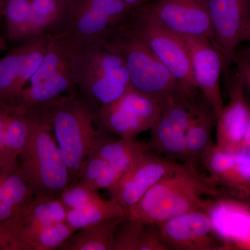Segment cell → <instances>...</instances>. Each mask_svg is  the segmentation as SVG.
Returning a JSON list of instances; mask_svg holds the SVG:
<instances>
[{"label": "cell", "instance_id": "32", "mask_svg": "<svg viewBox=\"0 0 250 250\" xmlns=\"http://www.w3.org/2000/svg\"><path fill=\"white\" fill-rule=\"evenodd\" d=\"M233 62L236 64L237 72L250 90V45L237 49Z\"/></svg>", "mask_w": 250, "mask_h": 250}, {"label": "cell", "instance_id": "8", "mask_svg": "<svg viewBox=\"0 0 250 250\" xmlns=\"http://www.w3.org/2000/svg\"><path fill=\"white\" fill-rule=\"evenodd\" d=\"M199 101L198 97L191 98L184 91L166 100L150 129L148 152L186 163V135L196 113Z\"/></svg>", "mask_w": 250, "mask_h": 250}, {"label": "cell", "instance_id": "20", "mask_svg": "<svg viewBox=\"0 0 250 250\" xmlns=\"http://www.w3.org/2000/svg\"><path fill=\"white\" fill-rule=\"evenodd\" d=\"M76 231L66 222L47 225L14 224L5 237L2 250H59Z\"/></svg>", "mask_w": 250, "mask_h": 250}, {"label": "cell", "instance_id": "10", "mask_svg": "<svg viewBox=\"0 0 250 250\" xmlns=\"http://www.w3.org/2000/svg\"><path fill=\"white\" fill-rule=\"evenodd\" d=\"M54 38L39 36L18 44L0 59V104H16Z\"/></svg>", "mask_w": 250, "mask_h": 250}, {"label": "cell", "instance_id": "19", "mask_svg": "<svg viewBox=\"0 0 250 250\" xmlns=\"http://www.w3.org/2000/svg\"><path fill=\"white\" fill-rule=\"evenodd\" d=\"M147 152V143L136 139H111L102 130L90 152L103 159L107 165L106 173L100 182V188L108 190L114 187L139 157Z\"/></svg>", "mask_w": 250, "mask_h": 250}, {"label": "cell", "instance_id": "16", "mask_svg": "<svg viewBox=\"0 0 250 250\" xmlns=\"http://www.w3.org/2000/svg\"><path fill=\"white\" fill-rule=\"evenodd\" d=\"M181 38L188 52L195 84L218 118L224 107L220 80L222 72L226 68L225 59L221 52L208 39Z\"/></svg>", "mask_w": 250, "mask_h": 250}, {"label": "cell", "instance_id": "30", "mask_svg": "<svg viewBox=\"0 0 250 250\" xmlns=\"http://www.w3.org/2000/svg\"><path fill=\"white\" fill-rule=\"evenodd\" d=\"M31 0H6L3 27L6 40L11 43H22L27 41V30Z\"/></svg>", "mask_w": 250, "mask_h": 250}, {"label": "cell", "instance_id": "23", "mask_svg": "<svg viewBox=\"0 0 250 250\" xmlns=\"http://www.w3.org/2000/svg\"><path fill=\"white\" fill-rule=\"evenodd\" d=\"M67 3L68 0H31L27 41L42 36L57 37L65 27Z\"/></svg>", "mask_w": 250, "mask_h": 250}, {"label": "cell", "instance_id": "21", "mask_svg": "<svg viewBox=\"0 0 250 250\" xmlns=\"http://www.w3.org/2000/svg\"><path fill=\"white\" fill-rule=\"evenodd\" d=\"M74 94L76 88L70 65L40 83L26 86L16 103L27 111H42L64 96Z\"/></svg>", "mask_w": 250, "mask_h": 250}, {"label": "cell", "instance_id": "4", "mask_svg": "<svg viewBox=\"0 0 250 250\" xmlns=\"http://www.w3.org/2000/svg\"><path fill=\"white\" fill-rule=\"evenodd\" d=\"M52 132L70 174V186L77 183L82 163L93 149L102 129L97 130L98 113L77 94L61 98L47 108Z\"/></svg>", "mask_w": 250, "mask_h": 250}, {"label": "cell", "instance_id": "2", "mask_svg": "<svg viewBox=\"0 0 250 250\" xmlns=\"http://www.w3.org/2000/svg\"><path fill=\"white\" fill-rule=\"evenodd\" d=\"M29 112L30 133L18 159L20 171L34 195L60 198L71 182L68 167L52 134L47 111Z\"/></svg>", "mask_w": 250, "mask_h": 250}, {"label": "cell", "instance_id": "38", "mask_svg": "<svg viewBox=\"0 0 250 250\" xmlns=\"http://www.w3.org/2000/svg\"><path fill=\"white\" fill-rule=\"evenodd\" d=\"M246 153L249 154L250 156V125L249 130H248V135H247L246 138Z\"/></svg>", "mask_w": 250, "mask_h": 250}, {"label": "cell", "instance_id": "18", "mask_svg": "<svg viewBox=\"0 0 250 250\" xmlns=\"http://www.w3.org/2000/svg\"><path fill=\"white\" fill-rule=\"evenodd\" d=\"M200 162L210 184L224 194L238 196L250 185V156L246 152H225L213 145Z\"/></svg>", "mask_w": 250, "mask_h": 250}, {"label": "cell", "instance_id": "39", "mask_svg": "<svg viewBox=\"0 0 250 250\" xmlns=\"http://www.w3.org/2000/svg\"><path fill=\"white\" fill-rule=\"evenodd\" d=\"M6 47V40L2 36H0V52Z\"/></svg>", "mask_w": 250, "mask_h": 250}, {"label": "cell", "instance_id": "28", "mask_svg": "<svg viewBox=\"0 0 250 250\" xmlns=\"http://www.w3.org/2000/svg\"><path fill=\"white\" fill-rule=\"evenodd\" d=\"M125 210L120 204L111 198L77 208H68L65 222L76 231L108 219L125 216Z\"/></svg>", "mask_w": 250, "mask_h": 250}, {"label": "cell", "instance_id": "25", "mask_svg": "<svg viewBox=\"0 0 250 250\" xmlns=\"http://www.w3.org/2000/svg\"><path fill=\"white\" fill-rule=\"evenodd\" d=\"M30 128V112L14 104L5 130L2 167L18 164L27 146Z\"/></svg>", "mask_w": 250, "mask_h": 250}, {"label": "cell", "instance_id": "22", "mask_svg": "<svg viewBox=\"0 0 250 250\" xmlns=\"http://www.w3.org/2000/svg\"><path fill=\"white\" fill-rule=\"evenodd\" d=\"M112 250H168L159 225L124 216L117 225Z\"/></svg>", "mask_w": 250, "mask_h": 250}, {"label": "cell", "instance_id": "31", "mask_svg": "<svg viewBox=\"0 0 250 250\" xmlns=\"http://www.w3.org/2000/svg\"><path fill=\"white\" fill-rule=\"evenodd\" d=\"M60 199L67 208H77L92 205L103 198L98 190L77 182L67 188Z\"/></svg>", "mask_w": 250, "mask_h": 250}, {"label": "cell", "instance_id": "40", "mask_svg": "<svg viewBox=\"0 0 250 250\" xmlns=\"http://www.w3.org/2000/svg\"><path fill=\"white\" fill-rule=\"evenodd\" d=\"M246 41V42H248L250 45V22L249 26H248V30L246 31V35H245L244 41L243 42Z\"/></svg>", "mask_w": 250, "mask_h": 250}, {"label": "cell", "instance_id": "26", "mask_svg": "<svg viewBox=\"0 0 250 250\" xmlns=\"http://www.w3.org/2000/svg\"><path fill=\"white\" fill-rule=\"evenodd\" d=\"M122 218L108 219L77 230L59 250H112L116 227Z\"/></svg>", "mask_w": 250, "mask_h": 250}, {"label": "cell", "instance_id": "11", "mask_svg": "<svg viewBox=\"0 0 250 250\" xmlns=\"http://www.w3.org/2000/svg\"><path fill=\"white\" fill-rule=\"evenodd\" d=\"M207 4L213 44L221 52L228 68L250 24V0H207Z\"/></svg>", "mask_w": 250, "mask_h": 250}, {"label": "cell", "instance_id": "33", "mask_svg": "<svg viewBox=\"0 0 250 250\" xmlns=\"http://www.w3.org/2000/svg\"><path fill=\"white\" fill-rule=\"evenodd\" d=\"M15 217L14 210L9 203L0 182V231Z\"/></svg>", "mask_w": 250, "mask_h": 250}, {"label": "cell", "instance_id": "9", "mask_svg": "<svg viewBox=\"0 0 250 250\" xmlns=\"http://www.w3.org/2000/svg\"><path fill=\"white\" fill-rule=\"evenodd\" d=\"M163 104L134 88H130L118 100L100 107V129L122 139H136L152 129L160 115Z\"/></svg>", "mask_w": 250, "mask_h": 250}, {"label": "cell", "instance_id": "35", "mask_svg": "<svg viewBox=\"0 0 250 250\" xmlns=\"http://www.w3.org/2000/svg\"><path fill=\"white\" fill-rule=\"evenodd\" d=\"M123 1L130 9L133 10L140 6L150 4L155 0H123Z\"/></svg>", "mask_w": 250, "mask_h": 250}, {"label": "cell", "instance_id": "34", "mask_svg": "<svg viewBox=\"0 0 250 250\" xmlns=\"http://www.w3.org/2000/svg\"><path fill=\"white\" fill-rule=\"evenodd\" d=\"M14 104H0V168L3 166L5 130L9 119L10 112Z\"/></svg>", "mask_w": 250, "mask_h": 250}, {"label": "cell", "instance_id": "12", "mask_svg": "<svg viewBox=\"0 0 250 250\" xmlns=\"http://www.w3.org/2000/svg\"><path fill=\"white\" fill-rule=\"evenodd\" d=\"M146 6L156 22L175 35L205 38L213 43L207 0H155Z\"/></svg>", "mask_w": 250, "mask_h": 250}, {"label": "cell", "instance_id": "7", "mask_svg": "<svg viewBox=\"0 0 250 250\" xmlns=\"http://www.w3.org/2000/svg\"><path fill=\"white\" fill-rule=\"evenodd\" d=\"M131 11L123 0H68L65 27L56 38L70 54L103 44L110 29Z\"/></svg>", "mask_w": 250, "mask_h": 250}, {"label": "cell", "instance_id": "13", "mask_svg": "<svg viewBox=\"0 0 250 250\" xmlns=\"http://www.w3.org/2000/svg\"><path fill=\"white\" fill-rule=\"evenodd\" d=\"M183 164L154 153L146 152L108 190L112 198L121 205L126 214L151 187L179 170Z\"/></svg>", "mask_w": 250, "mask_h": 250}, {"label": "cell", "instance_id": "36", "mask_svg": "<svg viewBox=\"0 0 250 250\" xmlns=\"http://www.w3.org/2000/svg\"><path fill=\"white\" fill-rule=\"evenodd\" d=\"M6 0H0V31L3 27V22H4V12L5 5H6Z\"/></svg>", "mask_w": 250, "mask_h": 250}, {"label": "cell", "instance_id": "29", "mask_svg": "<svg viewBox=\"0 0 250 250\" xmlns=\"http://www.w3.org/2000/svg\"><path fill=\"white\" fill-rule=\"evenodd\" d=\"M0 182L16 217L27 208L35 195L23 178L18 164L0 168Z\"/></svg>", "mask_w": 250, "mask_h": 250}, {"label": "cell", "instance_id": "3", "mask_svg": "<svg viewBox=\"0 0 250 250\" xmlns=\"http://www.w3.org/2000/svg\"><path fill=\"white\" fill-rule=\"evenodd\" d=\"M70 72L77 95L98 113L133 88L123 59L103 43L72 52Z\"/></svg>", "mask_w": 250, "mask_h": 250}, {"label": "cell", "instance_id": "6", "mask_svg": "<svg viewBox=\"0 0 250 250\" xmlns=\"http://www.w3.org/2000/svg\"><path fill=\"white\" fill-rule=\"evenodd\" d=\"M120 23L147 46L187 95L198 97L190 57L182 38L156 22L146 5L131 10Z\"/></svg>", "mask_w": 250, "mask_h": 250}, {"label": "cell", "instance_id": "1", "mask_svg": "<svg viewBox=\"0 0 250 250\" xmlns=\"http://www.w3.org/2000/svg\"><path fill=\"white\" fill-rule=\"evenodd\" d=\"M221 194L200 173L197 166L184 163L179 170L151 187L125 216L158 224L189 212L205 210L208 200L205 197Z\"/></svg>", "mask_w": 250, "mask_h": 250}, {"label": "cell", "instance_id": "24", "mask_svg": "<svg viewBox=\"0 0 250 250\" xmlns=\"http://www.w3.org/2000/svg\"><path fill=\"white\" fill-rule=\"evenodd\" d=\"M217 117L205 98L199 101L196 113L186 135V163L197 166L213 146L212 135Z\"/></svg>", "mask_w": 250, "mask_h": 250}, {"label": "cell", "instance_id": "5", "mask_svg": "<svg viewBox=\"0 0 250 250\" xmlns=\"http://www.w3.org/2000/svg\"><path fill=\"white\" fill-rule=\"evenodd\" d=\"M103 45L123 59L133 88L140 93L164 103L184 91L147 46L121 23L110 29Z\"/></svg>", "mask_w": 250, "mask_h": 250}, {"label": "cell", "instance_id": "27", "mask_svg": "<svg viewBox=\"0 0 250 250\" xmlns=\"http://www.w3.org/2000/svg\"><path fill=\"white\" fill-rule=\"evenodd\" d=\"M67 207L60 198L35 195L22 213L13 218V223L52 225L65 222Z\"/></svg>", "mask_w": 250, "mask_h": 250}, {"label": "cell", "instance_id": "37", "mask_svg": "<svg viewBox=\"0 0 250 250\" xmlns=\"http://www.w3.org/2000/svg\"><path fill=\"white\" fill-rule=\"evenodd\" d=\"M240 197V198L244 199V200H248L250 202V185L247 188L246 190L240 194L238 196H234Z\"/></svg>", "mask_w": 250, "mask_h": 250}, {"label": "cell", "instance_id": "17", "mask_svg": "<svg viewBox=\"0 0 250 250\" xmlns=\"http://www.w3.org/2000/svg\"><path fill=\"white\" fill-rule=\"evenodd\" d=\"M229 103L216 121V146L230 153L246 152L250 125V107L244 93V82L238 72L230 79Z\"/></svg>", "mask_w": 250, "mask_h": 250}, {"label": "cell", "instance_id": "15", "mask_svg": "<svg viewBox=\"0 0 250 250\" xmlns=\"http://www.w3.org/2000/svg\"><path fill=\"white\" fill-rule=\"evenodd\" d=\"M158 225L168 250H226L205 210L184 213Z\"/></svg>", "mask_w": 250, "mask_h": 250}, {"label": "cell", "instance_id": "14", "mask_svg": "<svg viewBox=\"0 0 250 250\" xmlns=\"http://www.w3.org/2000/svg\"><path fill=\"white\" fill-rule=\"evenodd\" d=\"M205 211L226 250H250V202L222 194L208 200Z\"/></svg>", "mask_w": 250, "mask_h": 250}]
</instances>
